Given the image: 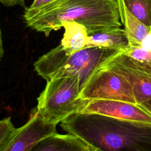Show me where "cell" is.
<instances>
[{
  "label": "cell",
  "mask_w": 151,
  "mask_h": 151,
  "mask_svg": "<svg viewBox=\"0 0 151 151\" xmlns=\"http://www.w3.org/2000/svg\"><path fill=\"white\" fill-rule=\"evenodd\" d=\"M123 2L135 17L151 28V0H123Z\"/></svg>",
  "instance_id": "5bb4252c"
},
{
  "label": "cell",
  "mask_w": 151,
  "mask_h": 151,
  "mask_svg": "<svg viewBox=\"0 0 151 151\" xmlns=\"http://www.w3.org/2000/svg\"><path fill=\"white\" fill-rule=\"evenodd\" d=\"M25 0H0V3L3 5L8 7L15 6H25Z\"/></svg>",
  "instance_id": "2e32d148"
},
{
  "label": "cell",
  "mask_w": 151,
  "mask_h": 151,
  "mask_svg": "<svg viewBox=\"0 0 151 151\" xmlns=\"http://www.w3.org/2000/svg\"><path fill=\"white\" fill-rule=\"evenodd\" d=\"M96 151H97V150H96Z\"/></svg>",
  "instance_id": "ffe728a7"
},
{
  "label": "cell",
  "mask_w": 151,
  "mask_h": 151,
  "mask_svg": "<svg viewBox=\"0 0 151 151\" xmlns=\"http://www.w3.org/2000/svg\"><path fill=\"white\" fill-rule=\"evenodd\" d=\"M106 64L123 75L129 81L137 104L151 100V76L132 66L122 50L108 59Z\"/></svg>",
  "instance_id": "ba28073f"
},
{
  "label": "cell",
  "mask_w": 151,
  "mask_h": 151,
  "mask_svg": "<svg viewBox=\"0 0 151 151\" xmlns=\"http://www.w3.org/2000/svg\"><path fill=\"white\" fill-rule=\"evenodd\" d=\"M120 51L90 46L67 54L59 44L40 57L34 67L37 74L47 81L55 78L74 77L78 80L82 90L103 63Z\"/></svg>",
  "instance_id": "3957f363"
},
{
  "label": "cell",
  "mask_w": 151,
  "mask_h": 151,
  "mask_svg": "<svg viewBox=\"0 0 151 151\" xmlns=\"http://www.w3.org/2000/svg\"><path fill=\"white\" fill-rule=\"evenodd\" d=\"M142 107H143L145 110H146L149 113L151 114V100L145 101L141 104H140Z\"/></svg>",
  "instance_id": "ac0fdd59"
},
{
  "label": "cell",
  "mask_w": 151,
  "mask_h": 151,
  "mask_svg": "<svg viewBox=\"0 0 151 151\" xmlns=\"http://www.w3.org/2000/svg\"><path fill=\"white\" fill-rule=\"evenodd\" d=\"M31 151H96L79 137L71 134L55 133L47 136L33 147Z\"/></svg>",
  "instance_id": "9c48e42d"
},
{
  "label": "cell",
  "mask_w": 151,
  "mask_h": 151,
  "mask_svg": "<svg viewBox=\"0 0 151 151\" xmlns=\"http://www.w3.org/2000/svg\"><path fill=\"white\" fill-rule=\"evenodd\" d=\"M57 124L47 123L34 114L17 130L4 151H31L38 142L57 133Z\"/></svg>",
  "instance_id": "52a82bcc"
},
{
  "label": "cell",
  "mask_w": 151,
  "mask_h": 151,
  "mask_svg": "<svg viewBox=\"0 0 151 151\" xmlns=\"http://www.w3.org/2000/svg\"><path fill=\"white\" fill-rule=\"evenodd\" d=\"M4 54V50L3 47V41H2V32L0 28V61H1L3 55Z\"/></svg>",
  "instance_id": "d6986e66"
},
{
  "label": "cell",
  "mask_w": 151,
  "mask_h": 151,
  "mask_svg": "<svg viewBox=\"0 0 151 151\" xmlns=\"http://www.w3.org/2000/svg\"><path fill=\"white\" fill-rule=\"evenodd\" d=\"M60 126L97 151H151V123L78 113Z\"/></svg>",
  "instance_id": "7a4b0ae2"
},
{
  "label": "cell",
  "mask_w": 151,
  "mask_h": 151,
  "mask_svg": "<svg viewBox=\"0 0 151 151\" xmlns=\"http://www.w3.org/2000/svg\"><path fill=\"white\" fill-rule=\"evenodd\" d=\"M121 23L126 33L130 47L140 48L143 41L151 34V28L144 25L127 8L123 0H117Z\"/></svg>",
  "instance_id": "30bf717a"
},
{
  "label": "cell",
  "mask_w": 151,
  "mask_h": 151,
  "mask_svg": "<svg viewBox=\"0 0 151 151\" xmlns=\"http://www.w3.org/2000/svg\"><path fill=\"white\" fill-rule=\"evenodd\" d=\"M122 51L132 66L151 76V51L130 47Z\"/></svg>",
  "instance_id": "4fadbf2b"
},
{
  "label": "cell",
  "mask_w": 151,
  "mask_h": 151,
  "mask_svg": "<svg viewBox=\"0 0 151 151\" xmlns=\"http://www.w3.org/2000/svg\"><path fill=\"white\" fill-rule=\"evenodd\" d=\"M80 113L97 114L114 119L151 123V114L140 105L117 100H88Z\"/></svg>",
  "instance_id": "8992f818"
},
{
  "label": "cell",
  "mask_w": 151,
  "mask_h": 151,
  "mask_svg": "<svg viewBox=\"0 0 151 151\" xmlns=\"http://www.w3.org/2000/svg\"><path fill=\"white\" fill-rule=\"evenodd\" d=\"M78 80L74 77H63L47 81L37 98L35 112L44 122L57 124L70 116L80 113L88 100L80 96Z\"/></svg>",
  "instance_id": "277c9868"
},
{
  "label": "cell",
  "mask_w": 151,
  "mask_h": 151,
  "mask_svg": "<svg viewBox=\"0 0 151 151\" xmlns=\"http://www.w3.org/2000/svg\"><path fill=\"white\" fill-rule=\"evenodd\" d=\"M51 1V0H33L32 3L29 7L31 8L39 7L40 6H42V5L49 2Z\"/></svg>",
  "instance_id": "e0dca14e"
},
{
  "label": "cell",
  "mask_w": 151,
  "mask_h": 151,
  "mask_svg": "<svg viewBox=\"0 0 151 151\" xmlns=\"http://www.w3.org/2000/svg\"><path fill=\"white\" fill-rule=\"evenodd\" d=\"M17 130L10 117L0 120V151H4Z\"/></svg>",
  "instance_id": "9a60e30c"
},
{
  "label": "cell",
  "mask_w": 151,
  "mask_h": 151,
  "mask_svg": "<svg viewBox=\"0 0 151 151\" xmlns=\"http://www.w3.org/2000/svg\"><path fill=\"white\" fill-rule=\"evenodd\" d=\"M90 46L123 50L129 47V44L124 29L116 27L89 35L88 47Z\"/></svg>",
  "instance_id": "7c38bea8"
},
{
  "label": "cell",
  "mask_w": 151,
  "mask_h": 151,
  "mask_svg": "<svg viewBox=\"0 0 151 151\" xmlns=\"http://www.w3.org/2000/svg\"><path fill=\"white\" fill-rule=\"evenodd\" d=\"M22 18L28 27L46 37L63 28L65 21L83 25L88 35L122 25L117 0H51L26 8Z\"/></svg>",
  "instance_id": "6da1fadb"
},
{
  "label": "cell",
  "mask_w": 151,
  "mask_h": 151,
  "mask_svg": "<svg viewBox=\"0 0 151 151\" xmlns=\"http://www.w3.org/2000/svg\"><path fill=\"white\" fill-rule=\"evenodd\" d=\"M80 96L88 100L110 99L137 104L131 84L106 62L91 77Z\"/></svg>",
  "instance_id": "5b68a950"
},
{
  "label": "cell",
  "mask_w": 151,
  "mask_h": 151,
  "mask_svg": "<svg viewBox=\"0 0 151 151\" xmlns=\"http://www.w3.org/2000/svg\"><path fill=\"white\" fill-rule=\"evenodd\" d=\"M64 32L61 45L67 54H70L88 47L89 35L86 28L75 21H65L63 24Z\"/></svg>",
  "instance_id": "8fae6325"
}]
</instances>
